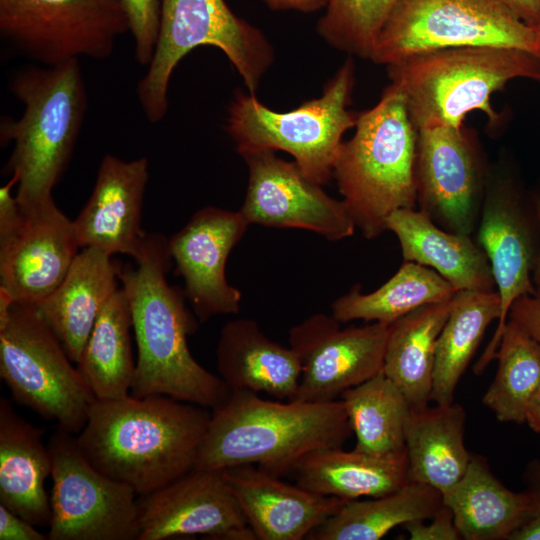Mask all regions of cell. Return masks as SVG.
Listing matches in <instances>:
<instances>
[{"mask_svg":"<svg viewBox=\"0 0 540 540\" xmlns=\"http://www.w3.org/2000/svg\"><path fill=\"white\" fill-rule=\"evenodd\" d=\"M134 261L135 266L119 269L137 347L130 394L164 395L214 409L230 390L190 352L188 336L196 331L197 321L186 307L184 292L167 281L172 261L168 239L146 233Z\"/></svg>","mask_w":540,"mask_h":540,"instance_id":"6da1fadb","label":"cell"},{"mask_svg":"<svg viewBox=\"0 0 540 540\" xmlns=\"http://www.w3.org/2000/svg\"><path fill=\"white\" fill-rule=\"evenodd\" d=\"M211 410L164 395L96 400L76 435L100 472L150 493L194 469Z\"/></svg>","mask_w":540,"mask_h":540,"instance_id":"7a4b0ae2","label":"cell"},{"mask_svg":"<svg viewBox=\"0 0 540 540\" xmlns=\"http://www.w3.org/2000/svg\"><path fill=\"white\" fill-rule=\"evenodd\" d=\"M352 433L341 399L282 402L252 391H230L211 410L194 469L257 465L281 477L311 452L342 447Z\"/></svg>","mask_w":540,"mask_h":540,"instance_id":"3957f363","label":"cell"},{"mask_svg":"<svg viewBox=\"0 0 540 540\" xmlns=\"http://www.w3.org/2000/svg\"><path fill=\"white\" fill-rule=\"evenodd\" d=\"M9 87L23 104L20 119L4 117L1 142H14L5 172L17 179L21 211L53 200L87 110L79 60L55 66L29 65L16 72Z\"/></svg>","mask_w":540,"mask_h":540,"instance_id":"277c9868","label":"cell"},{"mask_svg":"<svg viewBox=\"0 0 540 540\" xmlns=\"http://www.w3.org/2000/svg\"><path fill=\"white\" fill-rule=\"evenodd\" d=\"M416 144L405 98L391 83L375 106L358 114L333 170L342 201L366 239L387 231L394 211L416 207Z\"/></svg>","mask_w":540,"mask_h":540,"instance_id":"5b68a950","label":"cell"},{"mask_svg":"<svg viewBox=\"0 0 540 540\" xmlns=\"http://www.w3.org/2000/svg\"><path fill=\"white\" fill-rule=\"evenodd\" d=\"M402 92L416 130L435 125L463 127L469 112L482 111L490 124L499 115L491 96L517 78L540 80V57L497 46L448 48L411 56L387 66Z\"/></svg>","mask_w":540,"mask_h":540,"instance_id":"8992f818","label":"cell"},{"mask_svg":"<svg viewBox=\"0 0 540 540\" xmlns=\"http://www.w3.org/2000/svg\"><path fill=\"white\" fill-rule=\"evenodd\" d=\"M354 85L355 66L349 58L320 97L287 112L271 110L254 94L238 91L228 108L226 130L239 154L287 152L306 178L322 186L333 177L343 135L356 125L358 114L348 109Z\"/></svg>","mask_w":540,"mask_h":540,"instance_id":"52a82bcc","label":"cell"},{"mask_svg":"<svg viewBox=\"0 0 540 540\" xmlns=\"http://www.w3.org/2000/svg\"><path fill=\"white\" fill-rule=\"evenodd\" d=\"M199 46L220 49L252 94L274 60L263 32L234 14L225 0H161L154 54L137 85L139 103L150 122L165 117L171 76Z\"/></svg>","mask_w":540,"mask_h":540,"instance_id":"ba28073f","label":"cell"},{"mask_svg":"<svg viewBox=\"0 0 540 540\" xmlns=\"http://www.w3.org/2000/svg\"><path fill=\"white\" fill-rule=\"evenodd\" d=\"M38 311L13 303L0 320V377L15 402L77 435L97 400Z\"/></svg>","mask_w":540,"mask_h":540,"instance_id":"9c48e42d","label":"cell"},{"mask_svg":"<svg viewBox=\"0 0 540 540\" xmlns=\"http://www.w3.org/2000/svg\"><path fill=\"white\" fill-rule=\"evenodd\" d=\"M497 46L540 57L534 28L501 0H396L371 59L386 66L436 50Z\"/></svg>","mask_w":540,"mask_h":540,"instance_id":"30bf717a","label":"cell"},{"mask_svg":"<svg viewBox=\"0 0 540 540\" xmlns=\"http://www.w3.org/2000/svg\"><path fill=\"white\" fill-rule=\"evenodd\" d=\"M130 31L123 0H0V33L43 66L104 60Z\"/></svg>","mask_w":540,"mask_h":540,"instance_id":"8fae6325","label":"cell"},{"mask_svg":"<svg viewBox=\"0 0 540 540\" xmlns=\"http://www.w3.org/2000/svg\"><path fill=\"white\" fill-rule=\"evenodd\" d=\"M53 481L49 540H138L137 494L97 470L76 435L57 429L48 441Z\"/></svg>","mask_w":540,"mask_h":540,"instance_id":"7c38bea8","label":"cell"},{"mask_svg":"<svg viewBox=\"0 0 540 540\" xmlns=\"http://www.w3.org/2000/svg\"><path fill=\"white\" fill-rule=\"evenodd\" d=\"M530 206L511 177L488 176L477 225V243L489 260L501 314L489 344L474 365L476 375L495 359L512 303L520 296L536 292L532 275L540 240L534 206Z\"/></svg>","mask_w":540,"mask_h":540,"instance_id":"4fadbf2b","label":"cell"},{"mask_svg":"<svg viewBox=\"0 0 540 540\" xmlns=\"http://www.w3.org/2000/svg\"><path fill=\"white\" fill-rule=\"evenodd\" d=\"M479 149L464 127L417 129V205L442 229L471 234L476 229L488 179Z\"/></svg>","mask_w":540,"mask_h":540,"instance_id":"5bb4252c","label":"cell"},{"mask_svg":"<svg viewBox=\"0 0 540 540\" xmlns=\"http://www.w3.org/2000/svg\"><path fill=\"white\" fill-rule=\"evenodd\" d=\"M389 325L372 322L341 327L332 315L316 313L289 331L301 376L292 400L328 402L383 370Z\"/></svg>","mask_w":540,"mask_h":540,"instance_id":"9a60e30c","label":"cell"},{"mask_svg":"<svg viewBox=\"0 0 540 540\" xmlns=\"http://www.w3.org/2000/svg\"><path fill=\"white\" fill-rule=\"evenodd\" d=\"M240 155L248 166L249 179L239 211L249 224L304 229L329 241L354 234L356 226L344 202L306 178L295 162L285 161L269 149Z\"/></svg>","mask_w":540,"mask_h":540,"instance_id":"2e32d148","label":"cell"},{"mask_svg":"<svg viewBox=\"0 0 540 540\" xmlns=\"http://www.w3.org/2000/svg\"><path fill=\"white\" fill-rule=\"evenodd\" d=\"M137 503L138 540L196 535L218 540H257L222 470L192 469L138 496Z\"/></svg>","mask_w":540,"mask_h":540,"instance_id":"e0dca14e","label":"cell"},{"mask_svg":"<svg viewBox=\"0 0 540 540\" xmlns=\"http://www.w3.org/2000/svg\"><path fill=\"white\" fill-rule=\"evenodd\" d=\"M249 225L240 211L206 206L168 239L176 274L184 280V295L198 320L239 312L242 295L228 283L225 267Z\"/></svg>","mask_w":540,"mask_h":540,"instance_id":"ac0fdd59","label":"cell"},{"mask_svg":"<svg viewBox=\"0 0 540 540\" xmlns=\"http://www.w3.org/2000/svg\"><path fill=\"white\" fill-rule=\"evenodd\" d=\"M22 213L17 233L0 246V288L15 303L36 306L63 281L80 246L54 199Z\"/></svg>","mask_w":540,"mask_h":540,"instance_id":"d6986e66","label":"cell"},{"mask_svg":"<svg viewBox=\"0 0 540 540\" xmlns=\"http://www.w3.org/2000/svg\"><path fill=\"white\" fill-rule=\"evenodd\" d=\"M149 161H130L106 154L99 165L91 195L73 220L80 248L95 247L108 255H138L146 235L141 229Z\"/></svg>","mask_w":540,"mask_h":540,"instance_id":"ffe728a7","label":"cell"},{"mask_svg":"<svg viewBox=\"0 0 540 540\" xmlns=\"http://www.w3.org/2000/svg\"><path fill=\"white\" fill-rule=\"evenodd\" d=\"M257 540H302L348 500L324 496L253 465L222 470Z\"/></svg>","mask_w":540,"mask_h":540,"instance_id":"44dd1931","label":"cell"},{"mask_svg":"<svg viewBox=\"0 0 540 540\" xmlns=\"http://www.w3.org/2000/svg\"><path fill=\"white\" fill-rule=\"evenodd\" d=\"M119 269L102 250L82 248L60 285L33 306L76 364L98 316L120 288Z\"/></svg>","mask_w":540,"mask_h":540,"instance_id":"7402d4cb","label":"cell"},{"mask_svg":"<svg viewBox=\"0 0 540 540\" xmlns=\"http://www.w3.org/2000/svg\"><path fill=\"white\" fill-rule=\"evenodd\" d=\"M218 376L230 391L265 393L292 400L297 393L301 365L296 352L268 338L249 318L228 321L216 348Z\"/></svg>","mask_w":540,"mask_h":540,"instance_id":"603a6c76","label":"cell"},{"mask_svg":"<svg viewBox=\"0 0 540 540\" xmlns=\"http://www.w3.org/2000/svg\"><path fill=\"white\" fill-rule=\"evenodd\" d=\"M43 434L0 398V504L37 527H49L51 520L45 481L52 460Z\"/></svg>","mask_w":540,"mask_h":540,"instance_id":"cb8c5ba5","label":"cell"},{"mask_svg":"<svg viewBox=\"0 0 540 540\" xmlns=\"http://www.w3.org/2000/svg\"><path fill=\"white\" fill-rule=\"evenodd\" d=\"M386 226L398 238L404 261L431 267L458 291H496L489 260L470 236L442 229L415 208L394 211Z\"/></svg>","mask_w":540,"mask_h":540,"instance_id":"d4e9b609","label":"cell"},{"mask_svg":"<svg viewBox=\"0 0 540 540\" xmlns=\"http://www.w3.org/2000/svg\"><path fill=\"white\" fill-rule=\"evenodd\" d=\"M293 473L297 485L348 501L384 496L410 481L406 450L371 454L355 448H324L306 455Z\"/></svg>","mask_w":540,"mask_h":540,"instance_id":"484cf974","label":"cell"},{"mask_svg":"<svg viewBox=\"0 0 540 540\" xmlns=\"http://www.w3.org/2000/svg\"><path fill=\"white\" fill-rule=\"evenodd\" d=\"M465 422L466 412L455 402L411 408L405 425L410 481L444 494L462 478L472 457L465 445Z\"/></svg>","mask_w":540,"mask_h":540,"instance_id":"4316f807","label":"cell"},{"mask_svg":"<svg viewBox=\"0 0 540 540\" xmlns=\"http://www.w3.org/2000/svg\"><path fill=\"white\" fill-rule=\"evenodd\" d=\"M442 498L465 540H509L532 503L528 489H508L493 475L486 459L473 454L465 474Z\"/></svg>","mask_w":540,"mask_h":540,"instance_id":"83f0119b","label":"cell"},{"mask_svg":"<svg viewBox=\"0 0 540 540\" xmlns=\"http://www.w3.org/2000/svg\"><path fill=\"white\" fill-rule=\"evenodd\" d=\"M452 299L421 306L389 325L383 372L412 409L431 401L437 341Z\"/></svg>","mask_w":540,"mask_h":540,"instance_id":"f1b7e54d","label":"cell"},{"mask_svg":"<svg viewBox=\"0 0 540 540\" xmlns=\"http://www.w3.org/2000/svg\"><path fill=\"white\" fill-rule=\"evenodd\" d=\"M442 505L439 490L409 481L399 490L384 496L347 501L307 539L378 540L399 525L430 519Z\"/></svg>","mask_w":540,"mask_h":540,"instance_id":"f546056e","label":"cell"},{"mask_svg":"<svg viewBox=\"0 0 540 540\" xmlns=\"http://www.w3.org/2000/svg\"><path fill=\"white\" fill-rule=\"evenodd\" d=\"M131 328L129 300L120 287L98 316L77 362L97 400L119 399L131 393L136 366Z\"/></svg>","mask_w":540,"mask_h":540,"instance_id":"4dcf8cb0","label":"cell"},{"mask_svg":"<svg viewBox=\"0 0 540 540\" xmlns=\"http://www.w3.org/2000/svg\"><path fill=\"white\" fill-rule=\"evenodd\" d=\"M500 314L501 302L497 291L456 292L437 341L432 402H454L459 380L480 345L485 331L494 320H499Z\"/></svg>","mask_w":540,"mask_h":540,"instance_id":"1f68e13d","label":"cell"},{"mask_svg":"<svg viewBox=\"0 0 540 540\" xmlns=\"http://www.w3.org/2000/svg\"><path fill=\"white\" fill-rule=\"evenodd\" d=\"M458 290L436 271L405 261L377 290L363 294L359 287L331 304V315L341 323L353 320L391 324L411 311L451 300Z\"/></svg>","mask_w":540,"mask_h":540,"instance_id":"d6a6232c","label":"cell"},{"mask_svg":"<svg viewBox=\"0 0 540 540\" xmlns=\"http://www.w3.org/2000/svg\"><path fill=\"white\" fill-rule=\"evenodd\" d=\"M339 399L356 436L355 449L371 454L405 450V425L411 407L383 370L345 390Z\"/></svg>","mask_w":540,"mask_h":540,"instance_id":"836d02e7","label":"cell"},{"mask_svg":"<svg viewBox=\"0 0 540 540\" xmlns=\"http://www.w3.org/2000/svg\"><path fill=\"white\" fill-rule=\"evenodd\" d=\"M495 358L498 369L482 402L498 421L523 424L540 389V343L507 320Z\"/></svg>","mask_w":540,"mask_h":540,"instance_id":"e575fe53","label":"cell"},{"mask_svg":"<svg viewBox=\"0 0 540 540\" xmlns=\"http://www.w3.org/2000/svg\"><path fill=\"white\" fill-rule=\"evenodd\" d=\"M396 0H329L318 34L332 47L371 59L379 33Z\"/></svg>","mask_w":540,"mask_h":540,"instance_id":"d590c367","label":"cell"},{"mask_svg":"<svg viewBox=\"0 0 540 540\" xmlns=\"http://www.w3.org/2000/svg\"><path fill=\"white\" fill-rule=\"evenodd\" d=\"M130 32L134 39L136 61L148 66L157 43L160 24L159 0H123Z\"/></svg>","mask_w":540,"mask_h":540,"instance_id":"8d00e7d4","label":"cell"},{"mask_svg":"<svg viewBox=\"0 0 540 540\" xmlns=\"http://www.w3.org/2000/svg\"><path fill=\"white\" fill-rule=\"evenodd\" d=\"M430 523L424 520L411 521L404 528L411 540H459L461 535L455 525L452 510L443 503L440 509L430 518Z\"/></svg>","mask_w":540,"mask_h":540,"instance_id":"74e56055","label":"cell"},{"mask_svg":"<svg viewBox=\"0 0 540 540\" xmlns=\"http://www.w3.org/2000/svg\"><path fill=\"white\" fill-rule=\"evenodd\" d=\"M508 320L540 343V291L517 298L509 309Z\"/></svg>","mask_w":540,"mask_h":540,"instance_id":"f35d334b","label":"cell"},{"mask_svg":"<svg viewBox=\"0 0 540 540\" xmlns=\"http://www.w3.org/2000/svg\"><path fill=\"white\" fill-rule=\"evenodd\" d=\"M528 477L532 503L525 520L509 540H540V463L531 466Z\"/></svg>","mask_w":540,"mask_h":540,"instance_id":"ab89813d","label":"cell"},{"mask_svg":"<svg viewBox=\"0 0 540 540\" xmlns=\"http://www.w3.org/2000/svg\"><path fill=\"white\" fill-rule=\"evenodd\" d=\"M15 185L17 179L11 176V179L0 188V246L13 238L24 218L16 196L12 195Z\"/></svg>","mask_w":540,"mask_h":540,"instance_id":"60d3db41","label":"cell"},{"mask_svg":"<svg viewBox=\"0 0 540 540\" xmlns=\"http://www.w3.org/2000/svg\"><path fill=\"white\" fill-rule=\"evenodd\" d=\"M37 526L0 504V540H46Z\"/></svg>","mask_w":540,"mask_h":540,"instance_id":"b9f144b4","label":"cell"},{"mask_svg":"<svg viewBox=\"0 0 540 540\" xmlns=\"http://www.w3.org/2000/svg\"><path fill=\"white\" fill-rule=\"evenodd\" d=\"M522 22L536 28L540 22V0H501Z\"/></svg>","mask_w":540,"mask_h":540,"instance_id":"7bdbcfd3","label":"cell"},{"mask_svg":"<svg viewBox=\"0 0 540 540\" xmlns=\"http://www.w3.org/2000/svg\"><path fill=\"white\" fill-rule=\"evenodd\" d=\"M271 10H295L312 13L327 7L329 0H261Z\"/></svg>","mask_w":540,"mask_h":540,"instance_id":"ee69618b","label":"cell"},{"mask_svg":"<svg viewBox=\"0 0 540 540\" xmlns=\"http://www.w3.org/2000/svg\"><path fill=\"white\" fill-rule=\"evenodd\" d=\"M536 433H540V389L533 397L526 414V422Z\"/></svg>","mask_w":540,"mask_h":540,"instance_id":"f6af8a7d","label":"cell"},{"mask_svg":"<svg viewBox=\"0 0 540 540\" xmlns=\"http://www.w3.org/2000/svg\"><path fill=\"white\" fill-rule=\"evenodd\" d=\"M533 206L538 222V228H539V240H540V190L536 192V194L533 197ZM532 281L536 288V290L540 291V242H539V252L535 264V268L532 275Z\"/></svg>","mask_w":540,"mask_h":540,"instance_id":"bcb514c9","label":"cell"},{"mask_svg":"<svg viewBox=\"0 0 540 540\" xmlns=\"http://www.w3.org/2000/svg\"><path fill=\"white\" fill-rule=\"evenodd\" d=\"M535 31H536V34H537V37H538V40H539V43H540V22L537 25V27L535 28Z\"/></svg>","mask_w":540,"mask_h":540,"instance_id":"7dc6e473","label":"cell"}]
</instances>
